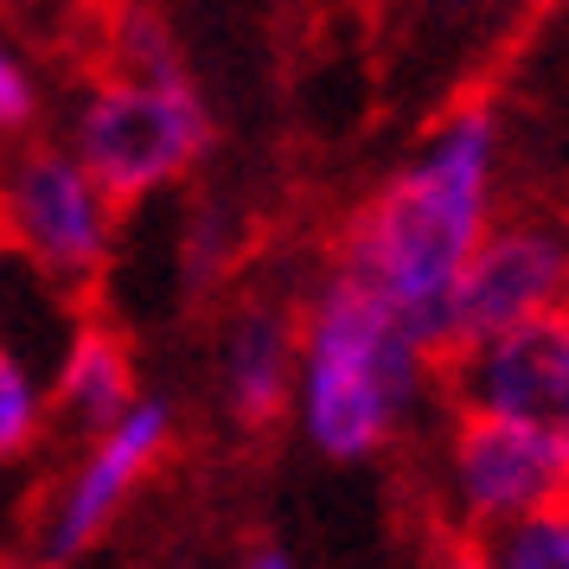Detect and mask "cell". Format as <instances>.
Here are the masks:
<instances>
[{
    "label": "cell",
    "instance_id": "cell-1",
    "mask_svg": "<svg viewBox=\"0 0 569 569\" xmlns=\"http://www.w3.org/2000/svg\"><path fill=\"white\" fill-rule=\"evenodd\" d=\"M492 173L499 122L487 103H467L422 141V154L371 206H359L339 243L333 269L371 288L436 365L448 359V320L467 257L492 231Z\"/></svg>",
    "mask_w": 569,
    "mask_h": 569
},
{
    "label": "cell",
    "instance_id": "cell-2",
    "mask_svg": "<svg viewBox=\"0 0 569 569\" xmlns=\"http://www.w3.org/2000/svg\"><path fill=\"white\" fill-rule=\"evenodd\" d=\"M441 365L416 346L397 313L333 269L295 320V410L327 461H371L403 436Z\"/></svg>",
    "mask_w": 569,
    "mask_h": 569
},
{
    "label": "cell",
    "instance_id": "cell-3",
    "mask_svg": "<svg viewBox=\"0 0 569 569\" xmlns=\"http://www.w3.org/2000/svg\"><path fill=\"white\" fill-rule=\"evenodd\" d=\"M211 141L206 97L186 64L173 71H103L71 116V154L90 167L116 206H134L160 186L186 180Z\"/></svg>",
    "mask_w": 569,
    "mask_h": 569
},
{
    "label": "cell",
    "instance_id": "cell-4",
    "mask_svg": "<svg viewBox=\"0 0 569 569\" xmlns=\"http://www.w3.org/2000/svg\"><path fill=\"white\" fill-rule=\"evenodd\" d=\"M116 211L122 206L58 141H13L0 154V250H20L46 282L90 288L103 276Z\"/></svg>",
    "mask_w": 569,
    "mask_h": 569
},
{
    "label": "cell",
    "instance_id": "cell-5",
    "mask_svg": "<svg viewBox=\"0 0 569 569\" xmlns=\"http://www.w3.org/2000/svg\"><path fill=\"white\" fill-rule=\"evenodd\" d=\"M441 480H448V506L461 518V531L480 538L512 518L569 506V441L525 416L461 403L441 448Z\"/></svg>",
    "mask_w": 569,
    "mask_h": 569
},
{
    "label": "cell",
    "instance_id": "cell-6",
    "mask_svg": "<svg viewBox=\"0 0 569 569\" xmlns=\"http://www.w3.org/2000/svg\"><path fill=\"white\" fill-rule=\"evenodd\" d=\"M569 301V237L557 224L518 218V224H492L480 250L467 257V276L455 288V320H448V359L461 346L506 333L531 313H550ZM441 359V365H448Z\"/></svg>",
    "mask_w": 569,
    "mask_h": 569
},
{
    "label": "cell",
    "instance_id": "cell-7",
    "mask_svg": "<svg viewBox=\"0 0 569 569\" xmlns=\"http://www.w3.org/2000/svg\"><path fill=\"white\" fill-rule=\"evenodd\" d=\"M441 371L467 410L525 416V422L557 429L569 441V301L550 313H531L480 346H461Z\"/></svg>",
    "mask_w": 569,
    "mask_h": 569
},
{
    "label": "cell",
    "instance_id": "cell-8",
    "mask_svg": "<svg viewBox=\"0 0 569 569\" xmlns=\"http://www.w3.org/2000/svg\"><path fill=\"white\" fill-rule=\"evenodd\" d=\"M167 441H173V410L160 397H134L103 436H90L83 461L71 467V480L58 487L52 518H46V550H52L58 563L83 557L122 518L129 492L154 473V461L167 455Z\"/></svg>",
    "mask_w": 569,
    "mask_h": 569
},
{
    "label": "cell",
    "instance_id": "cell-9",
    "mask_svg": "<svg viewBox=\"0 0 569 569\" xmlns=\"http://www.w3.org/2000/svg\"><path fill=\"white\" fill-rule=\"evenodd\" d=\"M218 385L237 429H276L295 403V313L243 308L218 352Z\"/></svg>",
    "mask_w": 569,
    "mask_h": 569
},
{
    "label": "cell",
    "instance_id": "cell-10",
    "mask_svg": "<svg viewBox=\"0 0 569 569\" xmlns=\"http://www.w3.org/2000/svg\"><path fill=\"white\" fill-rule=\"evenodd\" d=\"M46 397H52V410L64 416L78 436H103L109 422L141 397L122 333H109V327H78L71 346H64V359H58V378H52Z\"/></svg>",
    "mask_w": 569,
    "mask_h": 569
},
{
    "label": "cell",
    "instance_id": "cell-11",
    "mask_svg": "<svg viewBox=\"0 0 569 569\" xmlns=\"http://www.w3.org/2000/svg\"><path fill=\"white\" fill-rule=\"evenodd\" d=\"M46 422H52L46 378L13 352V339H0V461L32 455L39 436H46Z\"/></svg>",
    "mask_w": 569,
    "mask_h": 569
},
{
    "label": "cell",
    "instance_id": "cell-12",
    "mask_svg": "<svg viewBox=\"0 0 569 569\" xmlns=\"http://www.w3.org/2000/svg\"><path fill=\"white\" fill-rule=\"evenodd\" d=\"M480 557L487 569H569V506L480 531Z\"/></svg>",
    "mask_w": 569,
    "mask_h": 569
},
{
    "label": "cell",
    "instance_id": "cell-13",
    "mask_svg": "<svg viewBox=\"0 0 569 569\" xmlns=\"http://www.w3.org/2000/svg\"><path fill=\"white\" fill-rule=\"evenodd\" d=\"M173 32L148 0H122L109 20V71H173Z\"/></svg>",
    "mask_w": 569,
    "mask_h": 569
},
{
    "label": "cell",
    "instance_id": "cell-14",
    "mask_svg": "<svg viewBox=\"0 0 569 569\" xmlns=\"http://www.w3.org/2000/svg\"><path fill=\"white\" fill-rule=\"evenodd\" d=\"M32 116H39V83L20 58L0 46V141H13V134L32 129Z\"/></svg>",
    "mask_w": 569,
    "mask_h": 569
},
{
    "label": "cell",
    "instance_id": "cell-15",
    "mask_svg": "<svg viewBox=\"0 0 569 569\" xmlns=\"http://www.w3.org/2000/svg\"><path fill=\"white\" fill-rule=\"evenodd\" d=\"M422 569H487V557H480V538H441L429 557H422Z\"/></svg>",
    "mask_w": 569,
    "mask_h": 569
},
{
    "label": "cell",
    "instance_id": "cell-16",
    "mask_svg": "<svg viewBox=\"0 0 569 569\" xmlns=\"http://www.w3.org/2000/svg\"><path fill=\"white\" fill-rule=\"evenodd\" d=\"M237 569H295V557H288L282 543H250V550H243V563Z\"/></svg>",
    "mask_w": 569,
    "mask_h": 569
},
{
    "label": "cell",
    "instance_id": "cell-17",
    "mask_svg": "<svg viewBox=\"0 0 569 569\" xmlns=\"http://www.w3.org/2000/svg\"><path fill=\"white\" fill-rule=\"evenodd\" d=\"M0 569H32V563H0Z\"/></svg>",
    "mask_w": 569,
    "mask_h": 569
}]
</instances>
